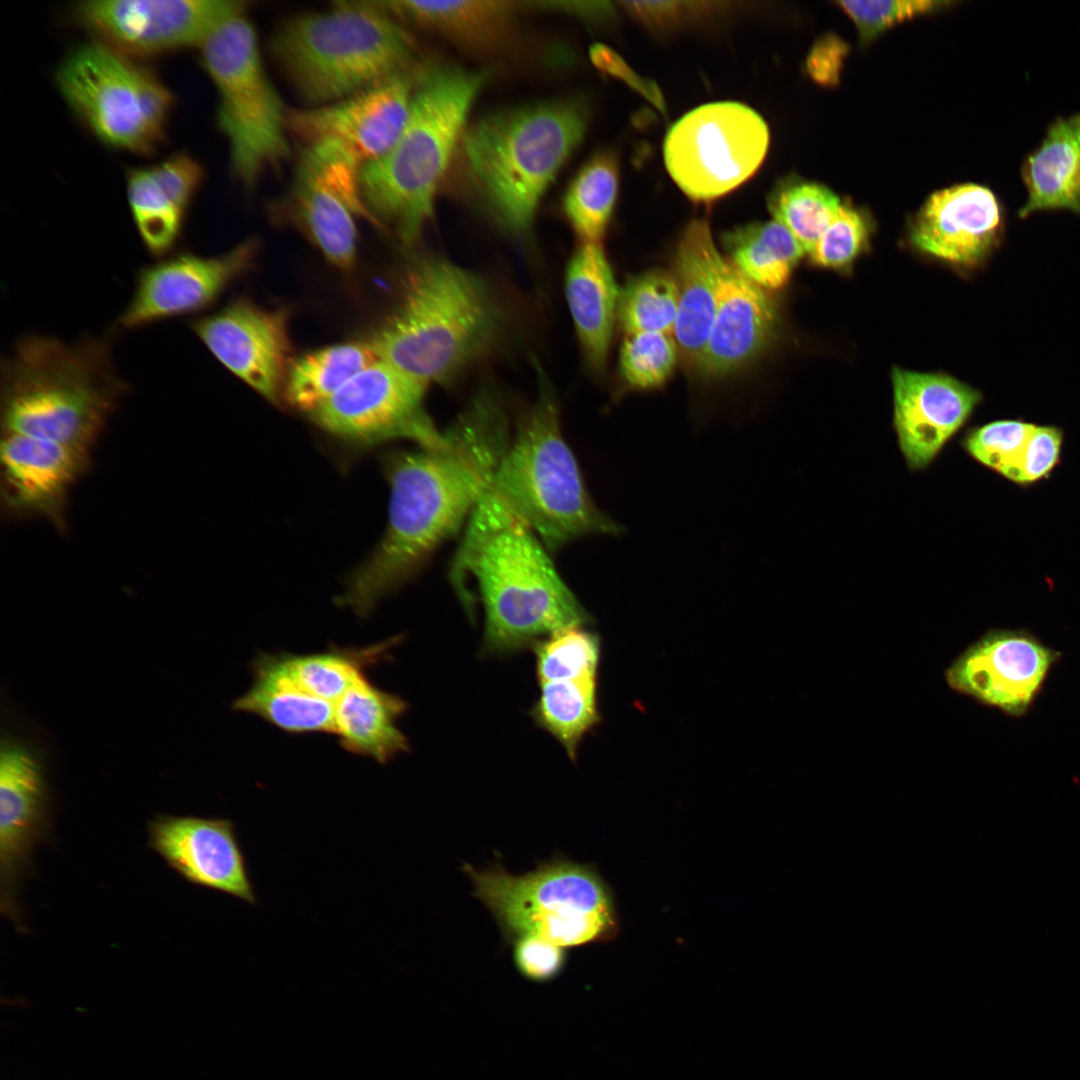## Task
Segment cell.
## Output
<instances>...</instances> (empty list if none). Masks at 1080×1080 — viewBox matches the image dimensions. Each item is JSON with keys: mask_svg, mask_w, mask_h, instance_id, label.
<instances>
[{"mask_svg": "<svg viewBox=\"0 0 1080 1080\" xmlns=\"http://www.w3.org/2000/svg\"><path fill=\"white\" fill-rule=\"evenodd\" d=\"M511 436L503 403L496 393L481 389L443 432L440 445L392 456L385 534L353 575L341 604L367 615L458 531L487 488Z\"/></svg>", "mask_w": 1080, "mask_h": 1080, "instance_id": "6da1fadb", "label": "cell"}, {"mask_svg": "<svg viewBox=\"0 0 1080 1080\" xmlns=\"http://www.w3.org/2000/svg\"><path fill=\"white\" fill-rule=\"evenodd\" d=\"M472 577L484 610L482 650L503 656L518 652L590 615L557 572L536 534L513 516L467 521L450 579L468 610Z\"/></svg>", "mask_w": 1080, "mask_h": 1080, "instance_id": "7a4b0ae2", "label": "cell"}, {"mask_svg": "<svg viewBox=\"0 0 1080 1080\" xmlns=\"http://www.w3.org/2000/svg\"><path fill=\"white\" fill-rule=\"evenodd\" d=\"M2 434L90 452L128 393L104 337L75 342L31 334L2 358Z\"/></svg>", "mask_w": 1080, "mask_h": 1080, "instance_id": "3957f363", "label": "cell"}, {"mask_svg": "<svg viewBox=\"0 0 1080 1080\" xmlns=\"http://www.w3.org/2000/svg\"><path fill=\"white\" fill-rule=\"evenodd\" d=\"M501 322L486 280L426 256L409 267L396 305L369 343L379 360L428 387L447 383L488 352Z\"/></svg>", "mask_w": 1080, "mask_h": 1080, "instance_id": "277c9868", "label": "cell"}, {"mask_svg": "<svg viewBox=\"0 0 1080 1080\" xmlns=\"http://www.w3.org/2000/svg\"><path fill=\"white\" fill-rule=\"evenodd\" d=\"M482 71L437 64L418 72L408 121L392 148L360 171L362 198L382 226L414 243L431 219L440 182L465 132Z\"/></svg>", "mask_w": 1080, "mask_h": 1080, "instance_id": "5b68a950", "label": "cell"}, {"mask_svg": "<svg viewBox=\"0 0 1080 1080\" xmlns=\"http://www.w3.org/2000/svg\"><path fill=\"white\" fill-rule=\"evenodd\" d=\"M535 402L521 418L478 505L519 519L549 552L623 527L592 501L560 426L556 399L539 374Z\"/></svg>", "mask_w": 1080, "mask_h": 1080, "instance_id": "8992f818", "label": "cell"}, {"mask_svg": "<svg viewBox=\"0 0 1080 1080\" xmlns=\"http://www.w3.org/2000/svg\"><path fill=\"white\" fill-rule=\"evenodd\" d=\"M587 112L558 99L490 114L466 129L462 148L469 176L499 222L528 231L538 205L583 139Z\"/></svg>", "mask_w": 1080, "mask_h": 1080, "instance_id": "52a82bcc", "label": "cell"}, {"mask_svg": "<svg viewBox=\"0 0 1080 1080\" xmlns=\"http://www.w3.org/2000/svg\"><path fill=\"white\" fill-rule=\"evenodd\" d=\"M270 49L297 93L320 106L411 71L415 44L392 17L364 1H341L288 20Z\"/></svg>", "mask_w": 1080, "mask_h": 1080, "instance_id": "ba28073f", "label": "cell"}, {"mask_svg": "<svg viewBox=\"0 0 1080 1080\" xmlns=\"http://www.w3.org/2000/svg\"><path fill=\"white\" fill-rule=\"evenodd\" d=\"M462 870L508 943L534 935L571 948L608 942L618 932L612 891L591 865L555 857L520 875L500 862L482 869L465 863Z\"/></svg>", "mask_w": 1080, "mask_h": 1080, "instance_id": "9c48e42d", "label": "cell"}, {"mask_svg": "<svg viewBox=\"0 0 1080 1080\" xmlns=\"http://www.w3.org/2000/svg\"><path fill=\"white\" fill-rule=\"evenodd\" d=\"M199 48L219 95L218 124L230 146L233 171L252 185L265 169L289 155L287 110L264 69L255 29L244 13L220 25Z\"/></svg>", "mask_w": 1080, "mask_h": 1080, "instance_id": "30bf717a", "label": "cell"}, {"mask_svg": "<svg viewBox=\"0 0 1080 1080\" xmlns=\"http://www.w3.org/2000/svg\"><path fill=\"white\" fill-rule=\"evenodd\" d=\"M56 80L66 103L104 144L145 154L165 138L173 96L133 58L95 41L74 49Z\"/></svg>", "mask_w": 1080, "mask_h": 1080, "instance_id": "8fae6325", "label": "cell"}, {"mask_svg": "<svg viewBox=\"0 0 1080 1080\" xmlns=\"http://www.w3.org/2000/svg\"><path fill=\"white\" fill-rule=\"evenodd\" d=\"M769 146L765 121L737 102H715L686 113L668 131L664 161L692 200L717 199L750 178Z\"/></svg>", "mask_w": 1080, "mask_h": 1080, "instance_id": "7c38bea8", "label": "cell"}, {"mask_svg": "<svg viewBox=\"0 0 1080 1080\" xmlns=\"http://www.w3.org/2000/svg\"><path fill=\"white\" fill-rule=\"evenodd\" d=\"M427 386L377 360L348 381L310 415L321 427L358 443L405 438L422 448L443 441L424 408Z\"/></svg>", "mask_w": 1080, "mask_h": 1080, "instance_id": "4fadbf2b", "label": "cell"}, {"mask_svg": "<svg viewBox=\"0 0 1080 1080\" xmlns=\"http://www.w3.org/2000/svg\"><path fill=\"white\" fill-rule=\"evenodd\" d=\"M237 0H90L78 4L80 23L99 42L135 58L200 47L228 19L243 14Z\"/></svg>", "mask_w": 1080, "mask_h": 1080, "instance_id": "5bb4252c", "label": "cell"}, {"mask_svg": "<svg viewBox=\"0 0 1080 1080\" xmlns=\"http://www.w3.org/2000/svg\"><path fill=\"white\" fill-rule=\"evenodd\" d=\"M1063 654L1033 632L989 629L944 670L948 687L1012 718L1027 715Z\"/></svg>", "mask_w": 1080, "mask_h": 1080, "instance_id": "9a60e30c", "label": "cell"}, {"mask_svg": "<svg viewBox=\"0 0 1080 1080\" xmlns=\"http://www.w3.org/2000/svg\"><path fill=\"white\" fill-rule=\"evenodd\" d=\"M361 168L332 144L303 146L288 197L295 222L323 256L341 270H349L355 263V216L381 227L362 198Z\"/></svg>", "mask_w": 1080, "mask_h": 1080, "instance_id": "2e32d148", "label": "cell"}, {"mask_svg": "<svg viewBox=\"0 0 1080 1080\" xmlns=\"http://www.w3.org/2000/svg\"><path fill=\"white\" fill-rule=\"evenodd\" d=\"M417 73L399 74L333 103L289 110L287 130L303 145L335 144L363 167L387 153L401 135Z\"/></svg>", "mask_w": 1080, "mask_h": 1080, "instance_id": "e0dca14e", "label": "cell"}, {"mask_svg": "<svg viewBox=\"0 0 1080 1080\" xmlns=\"http://www.w3.org/2000/svg\"><path fill=\"white\" fill-rule=\"evenodd\" d=\"M256 250V241L247 240L217 256L182 251L142 266L118 328L139 329L202 311L246 271Z\"/></svg>", "mask_w": 1080, "mask_h": 1080, "instance_id": "ac0fdd59", "label": "cell"}, {"mask_svg": "<svg viewBox=\"0 0 1080 1080\" xmlns=\"http://www.w3.org/2000/svg\"><path fill=\"white\" fill-rule=\"evenodd\" d=\"M49 790L40 752L23 740L3 737L0 746L1 911L17 915L16 887L48 828Z\"/></svg>", "mask_w": 1080, "mask_h": 1080, "instance_id": "d6986e66", "label": "cell"}, {"mask_svg": "<svg viewBox=\"0 0 1080 1080\" xmlns=\"http://www.w3.org/2000/svg\"><path fill=\"white\" fill-rule=\"evenodd\" d=\"M189 328L234 375L263 397L277 400L290 367L285 311L241 300L193 319Z\"/></svg>", "mask_w": 1080, "mask_h": 1080, "instance_id": "ffe728a7", "label": "cell"}, {"mask_svg": "<svg viewBox=\"0 0 1080 1080\" xmlns=\"http://www.w3.org/2000/svg\"><path fill=\"white\" fill-rule=\"evenodd\" d=\"M90 464L88 451L18 434H2V513L9 520L40 518L64 533L69 492Z\"/></svg>", "mask_w": 1080, "mask_h": 1080, "instance_id": "44dd1931", "label": "cell"}, {"mask_svg": "<svg viewBox=\"0 0 1080 1080\" xmlns=\"http://www.w3.org/2000/svg\"><path fill=\"white\" fill-rule=\"evenodd\" d=\"M893 427L909 470L928 468L969 420L982 394L938 373L894 368Z\"/></svg>", "mask_w": 1080, "mask_h": 1080, "instance_id": "7402d4cb", "label": "cell"}, {"mask_svg": "<svg viewBox=\"0 0 1080 1080\" xmlns=\"http://www.w3.org/2000/svg\"><path fill=\"white\" fill-rule=\"evenodd\" d=\"M149 845L186 881L256 903L234 823L225 818L159 815Z\"/></svg>", "mask_w": 1080, "mask_h": 1080, "instance_id": "603a6c76", "label": "cell"}, {"mask_svg": "<svg viewBox=\"0 0 1080 1080\" xmlns=\"http://www.w3.org/2000/svg\"><path fill=\"white\" fill-rule=\"evenodd\" d=\"M1000 202L987 187L965 183L934 192L915 216L911 241L921 251L974 269L1003 239Z\"/></svg>", "mask_w": 1080, "mask_h": 1080, "instance_id": "cb8c5ba5", "label": "cell"}, {"mask_svg": "<svg viewBox=\"0 0 1080 1080\" xmlns=\"http://www.w3.org/2000/svg\"><path fill=\"white\" fill-rule=\"evenodd\" d=\"M203 176L200 164L186 153L128 171L132 218L144 248L154 258L173 253Z\"/></svg>", "mask_w": 1080, "mask_h": 1080, "instance_id": "d4e9b609", "label": "cell"}, {"mask_svg": "<svg viewBox=\"0 0 1080 1080\" xmlns=\"http://www.w3.org/2000/svg\"><path fill=\"white\" fill-rule=\"evenodd\" d=\"M717 249L705 219L697 218L684 229L674 255L678 289V313L673 336L681 356L698 367L716 311L719 290L727 266Z\"/></svg>", "mask_w": 1080, "mask_h": 1080, "instance_id": "484cf974", "label": "cell"}, {"mask_svg": "<svg viewBox=\"0 0 1080 1080\" xmlns=\"http://www.w3.org/2000/svg\"><path fill=\"white\" fill-rule=\"evenodd\" d=\"M774 324L775 309L767 291L728 262L698 368L713 376L739 368L767 344Z\"/></svg>", "mask_w": 1080, "mask_h": 1080, "instance_id": "4316f807", "label": "cell"}, {"mask_svg": "<svg viewBox=\"0 0 1080 1080\" xmlns=\"http://www.w3.org/2000/svg\"><path fill=\"white\" fill-rule=\"evenodd\" d=\"M620 291L601 242H581L565 275V295L587 364L605 368Z\"/></svg>", "mask_w": 1080, "mask_h": 1080, "instance_id": "83f0119b", "label": "cell"}, {"mask_svg": "<svg viewBox=\"0 0 1080 1080\" xmlns=\"http://www.w3.org/2000/svg\"><path fill=\"white\" fill-rule=\"evenodd\" d=\"M407 708L400 696L381 690L363 674L335 705L334 733L346 751L386 764L409 751V740L397 725Z\"/></svg>", "mask_w": 1080, "mask_h": 1080, "instance_id": "f1b7e54d", "label": "cell"}, {"mask_svg": "<svg viewBox=\"0 0 1080 1080\" xmlns=\"http://www.w3.org/2000/svg\"><path fill=\"white\" fill-rule=\"evenodd\" d=\"M253 682L233 705L292 734L334 733L335 704L311 695L288 673L282 654H262L252 663Z\"/></svg>", "mask_w": 1080, "mask_h": 1080, "instance_id": "f546056e", "label": "cell"}, {"mask_svg": "<svg viewBox=\"0 0 1080 1080\" xmlns=\"http://www.w3.org/2000/svg\"><path fill=\"white\" fill-rule=\"evenodd\" d=\"M395 20H403L464 46L488 49L507 36L520 2L512 1H364Z\"/></svg>", "mask_w": 1080, "mask_h": 1080, "instance_id": "4dcf8cb0", "label": "cell"}, {"mask_svg": "<svg viewBox=\"0 0 1080 1080\" xmlns=\"http://www.w3.org/2000/svg\"><path fill=\"white\" fill-rule=\"evenodd\" d=\"M1021 172L1027 199L1020 218L1051 210L1080 215V113L1055 120Z\"/></svg>", "mask_w": 1080, "mask_h": 1080, "instance_id": "1f68e13d", "label": "cell"}, {"mask_svg": "<svg viewBox=\"0 0 1080 1080\" xmlns=\"http://www.w3.org/2000/svg\"><path fill=\"white\" fill-rule=\"evenodd\" d=\"M728 262L763 288L783 287L805 253L796 238L776 220L739 226L722 238Z\"/></svg>", "mask_w": 1080, "mask_h": 1080, "instance_id": "d6a6232c", "label": "cell"}, {"mask_svg": "<svg viewBox=\"0 0 1080 1080\" xmlns=\"http://www.w3.org/2000/svg\"><path fill=\"white\" fill-rule=\"evenodd\" d=\"M377 360L369 342L336 344L303 355L289 367L287 397L294 406L311 413Z\"/></svg>", "mask_w": 1080, "mask_h": 1080, "instance_id": "836d02e7", "label": "cell"}, {"mask_svg": "<svg viewBox=\"0 0 1080 1080\" xmlns=\"http://www.w3.org/2000/svg\"><path fill=\"white\" fill-rule=\"evenodd\" d=\"M529 714L575 760L583 737L600 721L597 679L540 683L539 696Z\"/></svg>", "mask_w": 1080, "mask_h": 1080, "instance_id": "e575fe53", "label": "cell"}, {"mask_svg": "<svg viewBox=\"0 0 1080 1080\" xmlns=\"http://www.w3.org/2000/svg\"><path fill=\"white\" fill-rule=\"evenodd\" d=\"M618 187V160L610 151L594 154L572 179L562 206L581 242H601L616 204Z\"/></svg>", "mask_w": 1080, "mask_h": 1080, "instance_id": "d590c367", "label": "cell"}, {"mask_svg": "<svg viewBox=\"0 0 1080 1080\" xmlns=\"http://www.w3.org/2000/svg\"><path fill=\"white\" fill-rule=\"evenodd\" d=\"M399 640L398 636L363 648L334 647L316 654L282 656L288 673L301 688L336 705L366 668L388 656Z\"/></svg>", "mask_w": 1080, "mask_h": 1080, "instance_id": "8d00e7d4", "label": "cell"}, {"mask_svg": "<svg viewBox=\"0 0 1080 1080\" xmlns=\"http://www.w3.org/2000/svg\"><path fill=\"white\" fill-rule=\"evenodd\" d=\"M841 204L829 188L799 179L783 181L768 198L773 219L789 230L806 254H810Z\"/></svg>", "mask_w": 1080, "mask_h": 1080, "instance_id": "74e56055", "label": "cell"}, {"mask_svg": "<svg viewBox=\"0 0 1080 1080\" xmlns=\"http://www.w3.org/2000/svg\"><path fill=\"white\" fill-rule=\"evenodd\" d=\"M678 289L672 273L645 272L629 280L620 291L617 319L625 334L674 332Z\"/></svg>", "mask_w": 1080, "mask_h": 1080, "instance_id": "f35d334b", "label": "cell"}, {"mask_svg": "<svg viewBox=\"0 0 1080 1080\" xmlns=\"http://www.w3.org/2000/svg\"><path fill=\"white\" fill-rule=\"evenodd\" d=\"M532 648L538 684L597 679L600 639L583 626L558 630L536 642Z\"/></svg>", "mask_w": 1080, "mask_h": 1080, "instance_id": "ab89813d", "label": "cell"}, {"mask_svg": "<svg viewBox=\"0 0 1080 1080\" xmlns=\"http://www.w3.org/2000/svg\"><path fill=\"white\" fill-rule=\"evenodd\" d=\"M672 334L637 332L625 334L619 353V372L632 389L663 385L672 375L679 355Z\"/></svg>", "mask_w": 1080, "mask_h": 1080, "instance_id": "60d3db41", "label": "cell"}, {"mask_svg": "<svg viewBox=\"0 0 1080 1080\" xmlns=\"http://www.w3.org/2000/svg\"><path fill=\"white\" fill-rule=\"evenodd\" d=\"M1035 424L1001 419L970 429L961 440L976 462L1004 477L1020 456Z\"/></svg>", "mask_w": 1080, "mask_h": 1080, "instance_id": "b9f144b4", "label": "cell"}, {"mask_svg": "<svg viewBox=\"0 0 1080 1080\" xmlns=\"http://www.w3.org/2000/svg\"><path fill=\"white\" fill-rule=\"evenodd\" d=\"M869 233V222L864 214L842 203L809 256L813 263L823 267H846L866 248Z\"/></svg>", "mask_w": 1080, "mask_h": 1080, "instance_id": "7bdbcfd3", "label": "cell"}, {"mask_svg": "<svg viewBox=\"0 0 1080 1080\" xmlns=\"http://www.w3.org/2000/svg\"><path fill=\"white\" fill-rule=\"evenodd\" d=\"M855 24L860 40L874 39L891 26L942 6L938 1H838Z\"/></svg>", "mask_w": 1080, "mask_h": 1080, "instance_id": "ee69618b", "label": "cell"}, {"mask_svg": "<svg viewBox=\"0 0 1080 1080\" xmlns=\"http://www.w3.org/2000/svg\"><path fill=\"white\" fill-rule=\"evenodd\" d=\"M1063 441L1061 428L1034 425L1020 456L1004 478L1022 486L1047 478L1060 461Z\"/></svg>", "mask_w": 1080, "mask_h": 1080, "instance_id": "f6af8a7d", "label": "cell"}, {"mask_svg": "<svg viewBox=\"0 0 1080 1080\" xmlns=\"http://www.w3.org/2000/svg\"><path fill=\"white\" fill-rule=\"evenodd\" d=\"M510 944L517 971L530 981L549 982L557 978L566 966V948L544 938L525 935Z\"/></svg>", "mask_w": 1080, "mask_h": 1080, "instance_id": "bcb514c9", "label": "cell"}, {"mask_svg": "<svg viewBox=\"0 0 1080 1080\" xmlns=\"http://www.w3.org/2000/svg\"><path fill=\"white\" fill-rule=\"evenodd\" d=\"M589 57L598 70L622 81L642 95L659 111H665L663 95L657 85L633 71L624 59L610 47L602 43L593 44L589 49Z\"/></svg>", "mask_w": 1080, "mask_h": 1080, "instance_id": "7dc6e473", "label": "cell"}, {"mask_svg": "<svg viewBox=\"0 0 1080 1080\" xmlns=\"http://www.w3.org/2000/svg\"><path fill=\"white\" fill-rule=\"evenodd\" d=\"M847 51V45L839 37L833 34L823 36L815 42L808 54V74L821 85H835L840 78Z\"/></svg>", "mask_w": 1080, "mask_h": 1080, "instance_id": "c3c4849f", "label": "cell"}, {"mask_svg": "<svg viewBox=\"0 0 1080 1080\" xmlns=\"http://www.w3.org/2000/svg\"><path fill=\"white\" fill-rule=\"evenodd\" d=\"M535 4L539 6L538 8L565 12L586 20H601L608 18L612 11L607 2L556 1L535 2Z\"/></svg>", "mask_w": 1080, "mask_h": 1080, "instance_id": "681fc988", "label": "cell"}]
</instances>
